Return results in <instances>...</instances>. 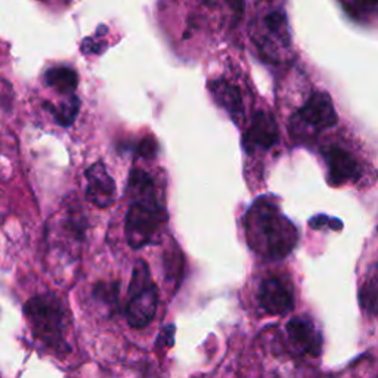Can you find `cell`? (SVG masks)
I'll return each mask as SVG.
<instances>
[{
  "instance_id": "cell-2",
  "label": "cell",
  "mask_w": 378,
  "mask_h": 378,
  "mask_svg": "<svg viewBox=\"0 0 378 378\" xmlns=\"http://www.w3.org/2000/svg\"><path fill=\"white\" fill-rule=\"evenodd\" d=\"M128 192L130 207L126 215L124 232L129 246L138 250L159 239L167 222V212L151 175L142 169L130 172Z\"/></svg>"
},
{
  "instance_id": "cell-10",
  "label": "cell",
  "mask_w": 378,
  "mask_h": 378,
  "mask_svg": "<svg viewBox=\"0 0 378 378\" xmlns=\"http://www.w3.org/2000/svg\"><path fill=\"white\" fill-rule=\"evenodd\" d=\"M279 132L275 119L266 111H257L244 133L243 145L247 152L268 151L278 142Z\"/></svg>"
},
{
  "instance_id": "cell-5",
  "label": "cell",
  "mask_w": 378,
  "mask_h": 378,
  "mask_svg": "<svg viewBox=\"0 0 378 378\" xmlns=\"http://www.w3.org/2000/svg\"><path fill=\"white\" fill-rule=\"evenodd\" d=\"M157 308H159V288L151 278L148 265L143 260H138L135 263L129 286L126 319L132 328H145L152 322Z\"/></svg>"
},
{
  "instance_id": "cell-3",
  "label": "cell",
  "mask_w": 378,
  "mask_h": 378,
  "mask_svg": "<svg viewBox=\"0 0 378 378\" xmlns=\"http://www.w3.org/2000/svg\"><path fill=\"white\" fill-rule=\"evenodd\" d=\"M24 315L33 337L49 352L64 356L70 352L66 331L70 324L64 303L54 292L31 297L24 306Z\"/></svg>"
},
{
  "instance_id": "cell-13",
  "label": "cell",
  "mask_w": 378,
  "mask_h": 378,
  "mask_svg": "<svg viewBox=\"0 0 378 378\" xmlns=\"http://www.w3.org/2000/svg\"><path fill=\"white\" fill-rule=\"evenodd\" d=\"M208 90L217 102L220 108H223L229 117L237 124L244 120V102L241 92L232 83L225 80H215L208 83Z\"/></svg>"
},
{
  "instance_id": "cell-6",
  "label": "cell",
  "mask_w": 378,
  "mask_h": 378,
  "mask_svg": "<svg viewBox=\"0 0 378 378\" xmlns=\"http://www.w3.org/2000/svg\"><path fill=\"white\" fill-rule=\"evenodd\" d=\"M85 232V215L81 210L76 206L66 207L55 220V225L49 226L50 253H57L58 257L67 261L79 259Z\"/></svg>"
},
{
  "instance_id": "cell-1",
  "label": "cell",
  "mask_w": 378,
  "mask_h": 378,
  "mask_svg": "<svg viewBox=\"0 0 378 378\" xmlns=\"http://www.w3.org/2000/svg\"><path fill=\"white\" fill-rule=\"evenodd\" d=\"M246 237L251 250L266 260L286 259L296 247L299 230L270 197H259L246 215Z\"/></svg>"
},
{
  "instance_id": "cell-20",
  "label": "cell",
  "mask_w": 378,
  "mask_h": 378,
  "mask_svg": "<svg viewBox=\"0 0 378 378\" xmlns=\"http://www.w3.org/2000/svg\"><path fill=\"white\" fill-rule=\"evenodd\" d=\"M229 8L232 9V12L235 15L237 19L241 18V15L244 14V5H246V0H226Z\"/></svg>"
},
{
  "instance_id": "cell-17",
  "label": "cell",
  "mask_w": 378,
  "mask_h": 378,
  "mask_svg": "<svg viewBox=\"0 0 378 378\" xmlns=\"http://www.w3.org/2000/svg\"><path fill=\"white\" fill-rule=\"evenodd\" d=\"M93 297L107 306H115L119 299V284L117 282H99L93 288Z\"/></svg>"
},
{
  "instance_id": "cell-14",
  "label": "cell",
  "mask_w": 378,
  "mask_h": 378,
  "mask_svg": "<svg viewBox=\"0 0 378 378\" xmlns=\"http://www.w3.org/2000/svg\"><path fill=\"white\" fill-rule=\"evenodd\" d=\"M45 85L50 89H54L59 94L64 97H70L74 94L77 86H79V76L77 72L70 67H52L45 71Z\"/></svg>"
},
{
  "instance_id": "cell-19",
  "label": "cell",
  "mask_w": 378,
  "mask_h": 378,
  "mask_svg": "<svg viewBox=\"0 0 378 378\" xmlns=\"http://www.w3.org/2000/svg\"><path fill=\"white\" fill-rule=\"evenodd\" d=\"M361 14L371 12L378 14V0H358Z\"/></svg>"
},
{
  "instance_id": "cell-8",
  "label": "cell",
  "mask_w": 378,
  "mask_h": 378,
  "mask_svg": "<svg viewBox=\"0 0 378 378\" xmlns=\"http://www.w3.org/2000/svg\"><path fill=\"white\" fill-rule=\"evenodd\" d=\"M257 300L269 315H287L294 309V291L290 279L282 277L266 278L260 284Z\"/></svg>"
},
{
  "instance_id": "cell-16",
  "label": "cell",
  "mask_w": 378,
  "mask_h": 378,
  "mask_svg": "<svg viewBox=\"0 0 378 378\" xmlns=\"http://www.w3.org/2000/svg\"><path fill=\"white\" fill-rule=\"evenodd\" d=\"M45 108L52 114L58 124L62 128H70L74 123L77 114L80 111V99L76 94H70L66 101H61L58 107H54L52 103H46Z\"/></svg>"
},
{
  "instance_id": "cell-12",
  "label": "cell",
  "mask_w": 378,
  "mask_h": 378,
  "mask_svg": "<svg viewBox=\"0 0 378 378\" xmlns=\"http://www.w3.org/2000/svg\"><path fill=\"white\" fill-rule=\"evenodd\" d=\"M325 164L328 170V182L331 186H341L348 182L358 179L359 164L355 157L340 146H331L324 152Z\"/></svg>"
},
{
  "instance_id": "cell-7",
  "label": "cell",
  "mask_w": 378,
  "mask_h": 378,
  "mask_svg": "<svg viewBox=\"0 0 378 378\" xmlns=\"http://www.w3.org/2000/svg\"><path fill=\"white\" fill-rule=\"evenodd\" d=\"M339 121L337 111L327 92H313L309 99L292 117L291 130L296 136L317 135L325 129L334 128Z\"/></svg>"
},
{
  "instance_id": "cell-15",
  "label": "cell",
  "mask_w": 378,
  "mask_h": 378,
  "mask_svg": "<svg viewBox=\"0 0 378 378\" xmlns=\"http://www.w3.org/2000/svg\"><path fill=\"white\" fill-rule=\"evenodd\" d=\"M359 304L365 313L378 317V260L364 277L359 287Z\"/></svg>"
},
{
  "instance_id": "cell-4",
  "label": "cell",
  "mask_w": 378,
  "mask_h": 378,
  "mask_svg": "<svg viewBox=\"0 0 378 378\" xmlns=\"http://www.w3.org/2000/svg\"><path fill=\"white\" fill-rule=\"evenodd\" d=\"M253 27L251 39L266 58L278 61L284 52L290 50L291 30L284 0H260Z\"/></svg>"
},
{
  "instance_id": "cell-11",
  "label": "cell",
  "mask_w": 378,
  "mask_h": 378,
  "mask_svg": "<svg viewBox=\"0 0 378 378\" xmlns=\"http://www.w3.org/2000/svg\"><path fill=\"white\" fill-rule=\"evenodd\" d=\"M287 332L292 348L296 349L300 355L317 356L322 352V335L313 321L306 317L292 318L287 324Z\"/></svg>"
},
{
  "instance_id": "cell-9",
  "label": "cell",
  "mask_w": 378,
  "mask_h": 378,
  "mask_svg": "<svg viewBox=\"0 0 378 378\" xmlns=\"http://www.w3.org/2000/svg\"><path fill=\"white\" fill-rule=\"evenodd\" d=\"M86 199L98 208H108L114 204L117 188L102 161L92 164L85 173Z\"/></svg>"
},
{
  "instance_id": "cell-18",
  "label": "cell",
  "mask_w": 378,
  "mask_h": 378,
  "mask_svg": "<svg viewBox=\"0 0 378 378\" xmlns=\"http://www.w3.org/2000/svg\"><path fill=\"white\" fill-rule=\"evenodd\" d=\"M157 152V142L151 136L148 138H145L141 141V143L138 145V154L145 157V159H151Z\"/></svg>"
}]
</instances>
